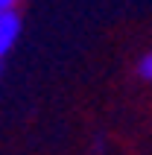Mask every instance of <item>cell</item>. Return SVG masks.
<instances>
[{
	"label": "cell",
	"instance_id": "6da1fadb",
	"mask_svg": "<svg viewBox=\"0 0 152 155\" xmlns=\"http://www.w3.org/2000/svg\"><path fill=\"white\" fill-rule=\"evenodd\" d=\"M21 29H24L21 12H0V61H3V56H9L12 47L18 44Z\"/></svg>",
	"mask_w": 152,
	"mask_h": 155
},
{
	"label": "cell",
	"instance_id": "7a4b0ae2",
	"mask_svg": "<svg viewBox=\"0 0 152 155\" xmlns=\"http://www.w3.org/2000/svg\"><path fill=\"white\" fill-rule=\"evenodd\" d=\"M137 73H140L146 82H152V53H146L144 59H140V64H137Z\"/></svg>",
	"mask_w": 152,
	"mask_h": 155
},
{
	"label": "cell",
	"instance_id": "3957f363",
	"mask_svg": "<svg viewBox=\"0 0 152 155\" xmlns=\"http://www.w3.org/2000/svg\"><path fill=\"white\" fill-rule=\"evenodd\" d=\"M21 3H24V0H0V12H18Z\"/></svg>",
	"mask_w": 152,
	"mask_h": 155
}]
</instances>
